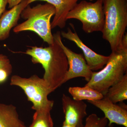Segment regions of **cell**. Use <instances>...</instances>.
<instances>
[{
  "instance_id": "277c9868",
  "label": "cell",
  "mask_w": 127,
  "mask_h": 127,
  "mask_svg": "<svg viewBox=\"0 0 127 127\" xmlns=\"http://www.w3.org/2000/svg\"><path fill=\"white\" fill-rule=\"evenodd\" d=\"M105 66L98 72H93L91 79L85 86L102 94L118 82L127 72V48L112 52Z\"/></svg>"
},
{
  "instance_id": "44dd1931",
  "label": "cell",
  "mask_w": 127,
  "mask_h": 127,
  "mask_svg": "<svg viewBox=\"0 0 127 127\" xmlns=\"http://www.w3.org/2000/svg\"><path fill=\"white\" fill-rule=\"evenodd\" d=\"M61 127H72V126H71L68 124H66L65 123H63V124L62 126Z\"/></svg>"
},
{
  "instance_id": "2e32d148",
  "label": "cell",
  "mask_w": 127,
  "mask_h": 127,
  "mask_svg": "<svg viewBox=\"0 0 127 127\" xmlns=\"http://www.w3.org/2000/svg\"><path fill=\"white\" fill-rule=\"evenodd\" d=\"M53 125L50 112L35 111L30 127H53Z\"/></svg>"
},
{
  "instance_id": "ac0fdd59",
  "label": "cell",
  "mask_w": 127,
  "mask_h": 127,
  "mask_svg": "<svg viewBox=\"0 0 127 127\" xmlns=\"http://www.w3.org/2000/svg\"><path fill=\"white\" fill-rule=\"evenodd\" d=\"M0 68L12 71V66L10 60L6 56L2 54H0Z\"/></svg>"
},
{
  "instance_id": "ba28073f",
  "label": "cell",
  "mask_w": 127,
  "mask_h": 127,
  "mask_svg": "<svg viewBox=\"0 0 127 127\" xmlns=\"http://www.w3.org/2000/svg\"><path fill=\"white\" fill-rule=\"evenodd\" d=\"M70 24L74 32L68 28L66 32H61V36L73 42L82 51L87 64L91 70L93 71L102 69L108 61L109 56H106L100 55L91 50L80 39L75 31L73 25L72 23Z\"/></svg>"
},
{
  "instance_id": "d6986e66",
  "label": "cell",
  "mask_w": 127,
  "mask_h": 127,
  "mask_svg": "<svg viewBox=\"0 0 127 127\" xmlns=\"http://www.w3.org/2000/svg\"><path fill=\"white\" fill-rule=\"evenodd\" d=\"M7 0H0V17L5 11Z\"/></svg>"
},
{
  "instance_id": "e0dca14e",
  "label": "cell",
  "mask_w": 127,
  "mask_h": 127,
  "mask_svg": "<svg viewBox=\"0 0 127 127\" xmlns=\"http://www.w3.org/2000/svg\"><path fill=\"white\" fill-rule=\"evenodd\" d=\"M108 123V120L105 117L100 118L95 114H92L86 119L83 127H106Z\"/></svg>"
},
{
  "instance_id": "9c48e42d",
  "label": "cell",
  "mask_w": 127,
  "mask_h": 127,
  "mask_svg": "<svg viewBox=\"0 0 127 127\" xmlns=\"http://www.w3.org/2000/svg\"><path fill=\"white\" fill-rule=\"evenodd\" d=\"M63 109L65 114L63 123L74 127H83V119L87 115V104L83 101L74 100L63 94Z\"/></svg>"
},
{
  "instance_id": "6da1fadb",
  "label": "cell",
  "mask_w": 127,
  "mask_h": 127,
  "mask_svg": "<svg viewBox=\"0 0 127 127\" xmlns=\"http://www.w3.org/2000/svg\"><path fill=\"white\" fill-rule=\"evenodd\" d=\"M31 48L24 53L31 57L33 63L42 65L45 70L43 78L53 92L63 84L68 71V62L66 55L55 39L54 43L47 47Z\"/></svg>"
},
{
  "instance_id": "5bb4252c",
  "label": "cell",
  "mask_w": 127,
  "mask_h": 127,
  "mask_svg": "<svg viewBox=\"0 0 127 127\" xmlns=\"http://www.w3.org/2000/svg\"><path fill=\"white\" fill-rule=\"evenodd\" d=\"M104 97L114 103L127 100V72L122 79L108 89Z\"/></svg>"
},
{
  "instance_id": "9a60e30c",
  "label": "cell",
  "mask_w": 127,
  "mask_h": 127,
  "mask_svg": "<svg viewBox=\"0 0 127 127\" xmlns=\"http://www.w3.org/2000/svg\"><path fill=\"white\" fill-rule=\"evenodd\" d=\"M68 91L73 99L78 101H96L104 97L103 95L100 92L86 86L82 87H70Z\"/></svg>"
},
{
  "instance_id": "3957f363",
  "label": "cell",
  "mask_w": 127,
  "mask_h": 127,
  "mask_svg": "<svg viewBox=\"0 0 127 127\" xmlns=\"http://www.w3.org/2000/svg\"><path fill=\"white\" fill-rule=\"evenodd\" d=\"M53 5L47 2L31 7L28 5L22 12L21 17L26 21L17 25L13 29L15 33L30 31L38 35L49 45L54 43L51 32V20L56 14Z\"/></svg>"
},
{
  "instance_id": "8fae6325",
  "label": "cell",
  "mask_w": 127,
  "mask_h": 127,
  "mask_svg": "<svg viewBox=\"0 0 127 127\" xmlns=\"http://www.w3.org/2000/svg\"><path fill=\"white\" fill-rule=\"evenodd\" d=\"M28 0H23L18 5L5 11L0 17V41L4 40L10 36L12 28L15 27L23 10L28 5Z\"/></svg>"
},
{
  "instance_id": "cb8c5ba5",
  "label": "cell",
  "mask_w": 127,
  "mask_h": 127,
  "mask_svg": "<svg viewBox=\"0 0 127 127\" xmlns=\"http://www.w3.org/2000/svg\"></svg>"
},
{
  "instance_id": "7a4b0ae2",
  "label": "cell",
  "mask_w": 127,
  "mask_h": 127,
  "mask_svg": "<svg viewBox=\"0 0 127 127\" xmlns=\"http://www.w3.org/2000/svg\"><path fill=\"white\" fill-rule=\"evenodd\" d=\"M104 15L102 37L109 43L112 52L122 48L127 26V0H103Z\"/></svg>"
},
{
  "instance_id": "8992f818",
  "label": "cell",
  "mask_w": 127,
  "mask_h": 127,
  "mask_svg": "<svg viewBox=\"0 0 127 127\" xmlns=\"http://www.w3.org/2000/svg\"><path fill=\"white\" fill-rule=\"evenodd\" d=\"M67 20L71 19L78 20L82 24V29L87 33L102 31L104 26V15L103 1L88 2L83 0L77 3L68 12Z\"/></svg>"
},
{
  "instance_id": "ffe728a7",
  "label": "cell",
  "mask_w": 127,
  "mask_h": 127,
  "mask_svg": "<svg viewBox=\"0 0 127 127\" xmlns=\"http://www.w3.org/2000/svg\"><path fill=\"white\" fill-rule=\"evenodd\" d=\"M23 0H7V4L9 5V8H12L18 5Z\"/></svg>"
},
{
  "instance_id": "7402d4cb",
  "label": "cell",
  "mask_w": 127,
  "mask_h": 127,
  "mask_svg": "<svg viewBox=\"0 0 127 127\" xmlns=\"http://www.w3.org/2000/svg\"><path fill=\"white\" fill-rule=\"evenodd\" d=\"M108 127H114V125L113 124H111V125H108Z\"/></svg>"
},
{
  "instance_id": "52a82bcc",
  "label": "cell",
  "mask_w": 127,
  "mask_h": 127,
  "mask_svg": "<svg viewBox=\"0 0 127 127\" xmlns=\"http://www.w3.org/2000/svg\"><path fill=\"white\" fill-rule=\"evenodd\" d=\"M53 36L63 50L68 61V70L64 80L63 84L71 79L79 77L84 78L88 82L91 79L93 71L89 68L83 55L72 51L64 44L60 32L54 33Z\"/></svg>"
},
{
  "instance_id": "5b68a950",
  "label": "cell",
  "mask_w": 127,
  "mask_h": 127,
  "mask_svg": "<svg viewBox=\"0 0 127 127\" xmlns=\"http://www.w3.org/2000/svg\"><path fill=\"white\" fill-rule=\"evenodd\" d=\"M10 84L22 89L28 101L33 104L32 109L36 112H51L54 101L49 100L48 96L52 90L43 78L34 75L28 78L14 75L11 78Z\"/></svg>"
},
{
  "instance_id": "4fadbf2b",
  "label": "cell",
  "mask_w": 127,
  "mask_h": 127,
  "mask_svg": "<svg viewBox=\"0 0 127 127\" xmlns=\"http://www.w3.org/2000/svg\"><path fill=\"white\" fill-rule=\"evenodd\" d=\"M20 119L15 107L0 103V127H25Z\"/></svg>"
},
{
  "instance_id": "7c38bea8",
  "label": "cell",
  "mask_w": 127,
  "mask_h": 127,
  "mask_svg": "<svg viewBox=\"0 0 127 127\" xmlns=\"http://www.w3.org/2000/svg\"><path fill=\"white\" fill-rule=\"evenodd\" d=\"M38 0L45 1L53 5L56 9V14L51 23L52 29L57 27L61 29L65 27L67 14L79 0H28V4Z\"/></svg>"
},
{
  "instance_id": "603a6c76",
  "label": "cell",
  "mask_w": 127,
  "mask_h": 127,
  "mask_svg": "<svg viewBox=\"0 0 127 127\" xmlns=\"http://www.w3.org/2000/svg\"><path fill=\"white\" fill-rule=\"evenodd\" d=\"M94 0H90V1H94Z\"/></svg>"
},
{
  "instance_id": "30bf717a",
  "label": "cell",
  "mask_w": 127,
  "mask_h": 127,
  "mask_svg": "<svg viewBox=\"0 0 127 127\" xmlns=\"http://www.w3.org/2000/svg\"><path fill=\"white\" fill-rule=\"evenodd\" d=\"M88 102L103 112L104 117L109 121L108 125L116 124L127 127V105L113 103L104 97L100 100Z\"/></svg>"
}]
</instances>
